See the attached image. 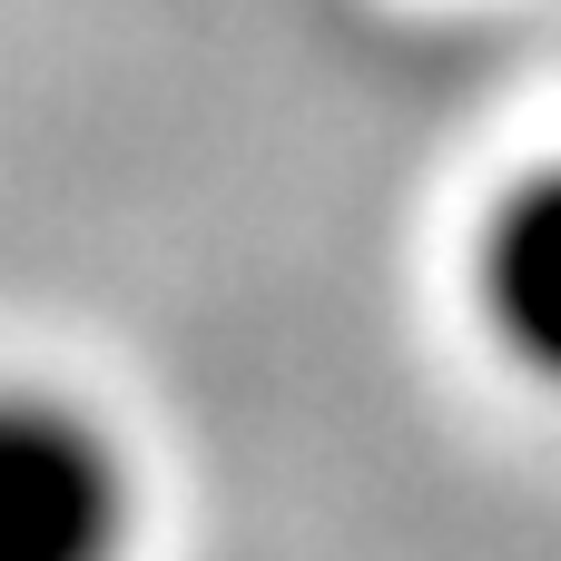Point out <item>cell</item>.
<instances>
[{
  "instance_id": "cell-2",
  "label": "cell",
  "mask_w": 561,
  "mask_h": 561,
  "mask_svg": "<svg viewBox=\"0 0 561 561\" xmlns=\"http://www.w3.org/2000/svg\"><path fill=\"white\" fill-rule=\"evenodd\" d=\"M463 316L503 375L561 394V148L483 187L463 227Z\"/></svg>"
},
{
  "instance_id": "cell-1",
  "label": "cell",
  "mask_w": 561,
  "mask_h": 561,
  "mask_svg": "<svg viewBox=\"0 0 561 561\" xmlns=\"http://www.w3.org/2000/svg\"><path fill=\"white\" fill-rule=\"evenodd\" d=\"M148 463L108 404L0 375V561H138Z\"/></svg>"
}]
</instances>
